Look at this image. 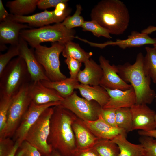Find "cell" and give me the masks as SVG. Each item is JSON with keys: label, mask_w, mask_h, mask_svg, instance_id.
<instances>
[{"label": "cell", "mask_w": 156, "mask_h": 156, "mask_svg": "<svg viewBox=\"0 0 156 156\" xmlns=\"http://www.w3.org/2000/svg\"><path fill=\"white\" fill-rule=\"evenodd\" d=\"M53 108L48 143L63 156H71L73 152L76 149L72 125L78 117L71 111L59 105L54 106Z\"/></svg>", "instance_id": "obj_1"}, {"label": "cell", "mask_w": 156, "mask_h": 156, "mask_svg": "<svg viewBox=\"0 0 156 156\" xmlns=\"http://www.w3.org/2000/svg\"><path fill=\"white\" fill-rule=\"evenodd\" d=\"M90 17L110 34H122L129 25L130 16L126 5L120 0H102L92 9Z\"/></svg>", "instance_id": "obj_2"}, {"label": "cell", "mask_w": 156, "mask_h": 156, "mask_svg": "<svg viewBox=\"0 0 156 156\" xmlns=\"http://www.w3.org/2000/svg\"><path fill=\"white\" fill-rule=\"evenodd\" d=\"M144 57L140 52L133 64L127 62L116 65L118 75L125 82L130 83L134 90L135 104H151L156 97L155 91L151 88V79L144 70Z\"/></svg>", "instance_id": "obj_3"}, {"label": "cell", "mask_w": 156, "mask_h": 156, "mask_svg": "<svg viewBox=\"0 0 156 156\" xmlns=\"http://www.w3.org/2000/svg\"><path fill=\"white\" fill-rule=\"evenodd\" d=\"M75 30L67 28L59 23L37 28L22 30L20 37L25 40L31 48L46 42H59L64 44L75 38Z\"/></svg>", "instance_id": "obj_4"}, {"label": "cell", "mask_w": 156, "mask_h": 156, "mask_svg": "<svg viewBox=\"0 0 156 156\" xmlns=\"http://www.w3.org/2000/svg\"><path fill=\"white\" fill-rule=\"evenodd\" d=\"M32 81L23 59L19 56L14 58L0 74V95L12 96Z\"/></svg>", "instance_id": "obj_5"}, {"label": "cell", "mask_w": 156, "mask_h": 156, "mask_svg": "<svg viewBox=\"0 0 156 156\" xmlns=\"http://www.w3.org/2000/svg\"><path fill=\"white\" fill-rule=\"evenodd\" d=\"M31 82L24 85L12 96L6 126L0 137L10 138L14 136L32 101L30 92Z\"/></svg>", "instance_id": "obj_6"}, {"label": "cell", "mask_w": 156, "mask_h": 156, "mask_svg": "<svg viewBox=\"0 0 156 156\" xmlns=\"http://www.w3.org/2000/svg\"><path fill=\"white\" fill-rule=\"evenodd\" d=\"M64 47V44L55 42L51 43L49 47L40 44L34 49L36 57L50 81H58L67 78L60 69V55Z\"/></svg>", "instance_id": "obj_7"}, {"label": "cell", "mask_w": 156, "mask_h": 156, "mask_svg": "<svg viewBox=\"0 0 156 156\" xmlns=\"http://www.w3.org/2000/svg\"><path fill=\"white\" fill-rule=\"evenodd\" d=\"M54 112L53 107L46 109L28 131L25 140L36 148L42 156L49 155L53 149L48 144L50 120Z\"/></svg>", "instance_id": "obj_8"}, {"label": "cell", "mask_w": 156, "mask_h": 156, "mask_svg": "<svg viewBox=\"0 0 156 156\" xmlns=\"http://www.w3.org/2000/svg\"><path fill=\"white\" fill-rule=\"evenodd\" d=\"M59 106L71 111L83 121L96 120L102 108L96 101L80 97L75 91L61 101Z\"/></svg>", "instance_id": "obj_9"}, {"label": "cell", "mask_w": 156, "mask_h": 156, "mask_svg": "<svg viewBox=\"0 0 156 156\" xmlns=\"http://www.w3.org/2000/svg\"><path fill=\"white\" fill-rule=\"evenodd\" d=\"M60 103L61 101H58L37 105L32 101L13 136L14 140L18 141L20 146L25 140L29 129L36 121L41 114L48 108L60 105Z\"/></svg>", "instance_id": "obj_10"}, {"label": "cell", "mask_w": 156, "mask_h": 156, "mask_svg": "<svg viewBox=\"0 0 156 156\" xmlns=\"http://www.w3.org/2000/svg\"><path fill=\"white\" fill-rule=\"evenodd\" d=\"M18 46V56L25 61L32 81H50L43 67L36 59L34 49L29 48L27 43L20 37Z\"/></svg>", "instance_id": "obj_11"}, {"label": "cell", "mask_w": 156, "mask_h": 156, "mask_svg": "<svg viewBox=\"0 0 156 156\" xmlns=\"http://www.w3.org/2000/svg\"><path fill=\"white\" fill-rule=\"evenodd\" d=\"M100 65L103 71V75L99 85L105 88L111 90H125L132 86L124 81L117 73L116 65H111L109 61L104 56L99 58Z\"/></svg>", "instance_id": "obj_12"}, {"label": "cell", "mask_w": 156, "mask_h": 156, "mask_svg": "<svg viewBox=\"0 0 156 156\" xmlns=\"http://www.w3.org/2000/svg\"><path fill=\"white\" fill-rule=\"evenodd\" d=\"M133 130L148 131L156 129V112L146 104H135L130 108Z\"/></svg>", "instance_id": "obj_13"}, {"label": "cell", "mask_w": 156, "mask_h": 156, "mask_svg": "<svg viewBox=\"0 0 156 156\" xmlns=\"http://www.w3.org/2000/svg\"><path fill=\"white\" fill-rule=\"evenodd\" d=\"M91 46L103 48L108 45L117 46L122 49L140 47L146 44H156V38H151L148 34L135 31H132L127 38L124 40L117 39L115 41H108L102 43L88 42Z\"/></svg>", "instance_id": "obj_14"}, {"label": "cell", "mask_w": 156, "mask_h": 156, "mask_svg": "<svg viewBox=\"0 0 156 156\" xmlns=\"http://www.w3.org/2000/svg\"><path fill=\"white\" fill-rule=\"evenodd\" d=\"M7 19L24 23H27L31 27H41L53 23H62L64 19L57 17L54 10H46L35 14L27 16H18L10 14Z\"/></svg>", "instance_id": "obj_15"}, {"label": "cell", "mask_w": 156, "mask_h": 156, "mask_svg": "<svg viewBox=\"0 0 156 156\" xmlns=\"http://www.w3.org/2000/svg\"><path fill=\"white\" fill-rule=\"evenodd\" d=\"M82 121L92 133L99 139L112 140L119 134L127 135L124 130L112 126L107 123L101 114L95 120Z\"/></svg>", "instance_id": "obj_16"}, {"label": "cell", "mask_w": 156, "mask_h": 156, "mask_svg": "<svg viewBox=\"0 0 156 156\" xmlns=\"http://www.w3.org/2000/svg\"><path fill=\"white\" fill-rule=\"evenodd\" d=\"M32 28L27 24L9 19L0 22V44L18 45L20 31L22 29Z\"/></svg>", "instance_id": "obj_17"}, {"label": "cell", "mask_w": 156, "mask_h": 156, "mask_svg": "<svg viewBox=\"0 0 156 156\" xmlns=\"http://www.w3.org/2000/svg\"><path fill=\"white\" fill-rule=\"evenodd\" d=\"M105 88L108 93L109 99L102 108L116 109L122 107L130 108L135 104L136 95L132 87L125 90Z\"/></svg>", "instance_id": "obj_18"}, {"label": "cell", "mask_w": 156, "mask_h": 156, "mask_svg": "<svg viewBox=\"0 0 156 156\" xmlns=\"http://www.w3.org/2000/svg\"><path fill=\"white\" fill-rule=\"evenodd\" d=\"M30 92L32 101L37 105L61 101L64 99L55 90L46 87L40 81L31 82Z\"/></svg>", "instance_id": "obj_19"}, {"label": "cell", "mask_w": 156, "mask_h": 156, "mask_svg": "<svg viewBox=\"0 0 156 156\" xmlns=\"http://www.w3.org/2000/svg\"><path fill=\"white\" fill-rule=\"evenodd\" d=\"M76 148L83 149L93 147L99 139L94 135L78 118L72 125Z\"/></svg>", "instance_id": "obj_20"}, {"label": "cell", "mask_w": 156, "mask_h": 156, "mask_svg": "<svg viewBox=\"0 0 156 156\" xmlns=\"http://www.w3.org/2000/svg\"><path fill=\"white\" fill-rule=\"evenodd\" d=\"M85 67L80 70L77 79L81 84L91 86L99 85L103 75V71L100 65L92 59L84 63Z\"/></svg>", "instance_id": "obj_21"}, {"label": "cell", "mask_w": 156, "mask_h": 156, "mask_svg": "<svg viewBox=\"0 0 156 156\" xmlns=\"http://www.w3.org/2000/svg\"><path fill=\"white\" fill-rule=\"evenodd\" d=\"M76 89H78L81 96L89 101L97 102L102 108L107 103L109 96L106 90L100 85L91 86L79 84Z\"/></svg>", "instance_id": "obj_22"}, {"label": "cell", "mask_w": 156, "mask_h": 156, "mask_svg": "<svg viewBox=\"0 0 156 156\" xmlns=\"http://www.w3.org/2000/svg\"><path fill=\"white\" fill-rule=\"evenodd\" d=\"M127 135L119 134L112 140L118 146L120 151L118 156H145L144 148L140 144H135L126 139Z\"/></svg>", "instance_id": "obj_23"}, {"label": "cell", "mask_w": 156, "mask_h": 156, "mask_svg": "<svg viewBox=\"0 0 156 156\" xmlns=\"http://www.w3.org/2000/svg\"><path fill=\"white\" fill-rule=\"evenodd\" d=\"M40 81L46 87L55 90L64 98L72 94L76 86L79 84L77 78L70 77L57 81L46 80Z\"/></svg>", "instance_id": "obj_24"}, {"label": "cell", "mask_w": 156, "mask_h": 156, "mask_svg": "<svg viewBox=\"0 0 156 156\" xmlns=\"http://www.w3.org/2000/svg\"><path fill=\"white\" fill-rule=\"evenodd\" d=\"M39 0H15L8 1L6 6L11 14L27 16L33 13L37 6Z\"/></svg>", "instance_id": "obj_25"}, {"label": "cell", "mask_w": 156, "mask_h": 156, "mask_svg": "<svg viewBox=\"0 0 156 156\" xmlns=\"http://www.w3.org/2000/svg\"><path fill=\"white\" fill-rule=\"evenodd\" d=\"M62 53V55L66 58H72L84 63L89 60L93 55L92 52H86L78 44L72 41L64 44Z\"/></svg>", "instance_id": "obj_26"}, {"label": "cell", "mask_w": 156, "mask_h": 156, "mask_svg": "<svg viewBox=\"0 0 156 156\" xmlns=\"http://www.w3.org/2000/svg\"><path fill=\"white\" fill-rule=\"evenodd\" d=\"M146 54L144 57L143 67L144 71L154 83H156V50L154 47H146Z\"/></svg>", "instance_id": "obj_27"}, {"label": "cell", "mask_w": 156, "mask_h": 156, "mask_svg": "<svg viewBox=\"0 0 156 156\" xmlns=\"http://www.w3.org/2000/svg\"><path fill=\"white\" fill-rule=\"evenodd\" d=\"M116 121L117 127L127 132L133 131L131 113L129 107H122L116 109Z\"/></svg>", "instance_id": "obj_28"}, {"label": "cell", "mask_w": 156, "mask_h": 156, "mask_svg": "<svg viewBox=\"0 0 156 156\" xmlns=\"http://www.w3.org/2000/svg\"><path fill=\"white\" fill-rule=\"evenodd\" d=\"M94 147L100 156H118L119 149L111 140L99 139Z\"/></svg>", "instance_id": "obj_29"}, {"label": "cell", "mask_w": 156, "mask_h": 156, "mask_svg": "<svg viewBox=\"0 0 156 156\" xmlns=\"http://www.w3.org/2000/svg\"><path fill=\"white\" fill-rule=\"evenodd\" d=\"M12 97L0 95V136L2 135L6 126L8 112Z\"/></svg>", "instance_id": "obj_30"}, {"label": "cell", "mask_w": 156, "mask_h": 156, "mask_svg": "<svg viewBox=\"0 0 156 156\" xmlns=\"http://www.w3.org/2000/svg\"><path fill=\"white\" fill-rule=\"evenodd\" d=\"M81 27L83 31L91 32L96 37L103 36L109 39L112 38L108 31L95 21H85Z\"/></svg>", "instance_id": "obj_31"}, {"label": "cell", "mask_w": 156, "mask_h": 156, "mask_svg": "<svg viewBox=\"0 0 156 156\" xmlns=\"http://www.w3.org/2000/svg\"><path fill=\"white\" fill-rule=\"evenodd\" d=\"M82 8L80 4L76 5V10L74 14L72 16H68L62 22L67 28L73 29L75 27H81L85 22L83 17L81 15Z\"/></svg>", "instance_id": "obj_32"}, {"label": "cell", "mask_w": 156, "mask_h": 156, "mask_svg": "<svg viewBox=\"0 0 156 156\" xmlns=\"http://www.w3.org/2000/svg\"><path fill=\"white\" fill-rule=\"evenodd\" d=\"M139 141L144 148L145 156H156V139L141 136Z\"/></svg>", "instance_id": "obj_33"}, {"label": "cell", "mask_w": 156, "mask_h": 156, "mask_svg": "<svg viewBox=\"0 0 156 156\" xmlns=\"http://www.w3.org/2000/svg\"><path fill=\"white\" fill-rule=\"evenodd\" d=\"M18 45H10L5 53L0 54V74L13 58L18 56Z\"/></svg>", "instance_id": "obj_34"}, {"label": "cell", "mask_w": 156, "mask_h": 156, "mask_svg": "<svg viewBox=\"0 0 156 156\" xmlns=\"http://www.w3.org/2000/svg\"><path fill=\"white\" fill-rule=\"evenodd\" d=\"M64 61L67 65L69 70L70 77L74 79L77 78L78 74L80 70L82 63L71 57L66 58Z\"/></svg>", "instance_id": "obj_35"}, {"label": "cell", "mask_w": 156, "mask_h": 156, "mask_svg": "<svg viewBox=\"0 0 156 156\" xmlns=\"http://www.w3.org/2000/svg\"><path fill=\"white\" fill-rule=\"evenodd\" d=\"M14 144L10 137H0V156H8Z\"/></svg>", "instance_id": "obj_36"}, {"label": "cell", "mask_w": 156, "mask_h": 156, "mask_svg": "<svg viewBox=\"0 0 156 156\" xmlns=\"http://www.w3.org/2000/svg\"><path fill=\"white\" fill-rule=\"evenodd\" d=\"M116 109L102 108L101 115L103 120L110 125L117 127L116 121Z\"/></svg>", "instance_id": "obj_37"}, {"label": "cell", "mask_w": 156, "mask_h": 156, "mask_svg": "<svg viewBox=\"0 0 156 156\" xmlns=\"http://www.w3.org/2000/svg\"><path fill=\"white\" fill-rule=\"evenodd\" d=\"M19 148L23 151L22 156H42L36 148L26 140L22 143Z\"/></svg>", "instance_id": "obj_38"}, {"label": "cell", "mask_w": 156, "mask_h": 156, "mask_svg": "<svg viewBox=\"0 0 156 156\" xmlns=\"http://www.w3.org/2000/svg\"><path fill=\"white\" fill-rule=\"evenodd\" d=\"M68 0H39L37 7L39 9L46 10L51 7H55L61 2H68Z\"/></svg>", "instance_id": "obj_39"}, {"label": "cell", "mask_w": 156, "mask_h": 156, "mask_svg": "<svg viewBox=\"0 0 156 156\" xmlns=\"http://www.w3.org/2000/svg\"><path fill=\"white\" fill-rule=\"evenodd\" d=\"M71 156H100L93 147L83 149L76 148Z\"/></svg>", "instance_id": "obj_40"}, {"label": "cell", "mask_w": 156, "mask_h": 156, "mask_svg": "<svg viewBox=\"0 0 156 156\" xmlns=\"http://www.w3.org/2000/svg\"><path fill=\"white\" fill-rule=\"evenodd\" d=\"M10 14L5 9L2 0H0V21H5L7 19Z\"/></svg>", "instance_id": "obj_41"}, {"label": "cell", "mask_w": 156, "mask_h": 156, "mask_svg": "<svg viewBox=\"0 0 156 156\" xmlns=\"http://www.w3.org/2000/svg\"><path fill=\"white\" fill-rule=\"evenodd\" d=\"M138 133L140 136H148L156 139V129L148 131L140 130Z\"/></svg>", "instance_id": "obj_42"}, {"label": "cell", "mask_w": 156, "mask_h": 156, "mask_svg": "<svg viewBox=\"0 0 156 156\" xmlns=\"http://www.w3.org/2000/svg\"><path fill=\"white\" fill-rule=\"evenodd\" d=\"M20 146V144L18 141L15 142L14 146L8 156H15L18 149Z\"/></svg>", "instance_id": "obj_43"}, {"label": "cell", "mask_w": 156, "mask_h": 156, "mask_svg": "<svg viewBox=\"0 0 156 156\" xmlns=\"http://www.w3.org/2000/svg\"><path fill=\"white\" fill-rule=\"evenodd\" d=\"M156 31V26L150 25L147 28L142 30L141 32L144 34H149Z\"/></svg>", "instance_id": "obj_44"}, {"label": "cell", "mask_w": 156, "mask_h": 156, "mask_svg": "<svg viewBox=\"0 0 156 156\" xmlns=\"http://www.w3.org/2000/svg\"><path fill=\"white\" fill-rule=\"evenodd\" d=\"M46 156H63L57 151L53 149L51 153L49 155Z\"/></svg>", "instance_id": "obj_45"}, {"label": "cell", "mask_w": 156, "mask_h": 156, "mask_svg": "<svg viewBox=\"0 0 156 156\" xmlns=\"http://www.w3.org/2000/svg\"><path fill=\"white\" fill-rule=\"evenodd\" d=\"M8 49L7 47L5 44H0V51H3Z\"/></svg>", "instance_id": "obj_46"}, {"label": "cell", "mask_w": 156, "mask_h": 156, "mask_svg": "<svg viewBox=\"0 0 156 156\" xmlns=\"http://www.w3.org/2000/svg\"><path fill=\"white\" fill-rule=\"evenodd\" d=\"M23 153V151L20 149L18 151H17L15 156H22Z\"/></svg>", "instance_id": "obj_47"}, {"label": "cell", "mask_w": 156, "mask_h": 156, "mask_svg": "<svg viewBox=\"0 0 156 156\" xmlns=\"http://www.w3.org/2000/svg\"><path fill=\"white\" fill-rule=\"evenodd\" d=\"M153 47L156 50V44L153 45Z\"/></svg>", "instance_id": "obj_48"}, {"label": "cell", "mask_w": 156, "mask_h": 156, "mask_svg": "<svg viewBox=\"0 0 156 156\" xmlns=\"http://www.w3.org/2000/svg\"><path fill=\"white\" fill-rule=\"evenodd\" d=\"M155 122H156V114L155 116Z\"/></svg>", "instance_id": "obj_49"}, {"label": "cell", "mask_w": 156, "mask_h": 156, "mask_svg": "<svg viewBox=\"0 0 156 156\" xmlns=\"http://www.w3.org/2000/svg\"><path fill=\"white\" fill-rule=\"evenodd\" d=\"M155 99H156V97H155Z\"/></svg>", "instance_id": "obj_50"}]
</instances>
